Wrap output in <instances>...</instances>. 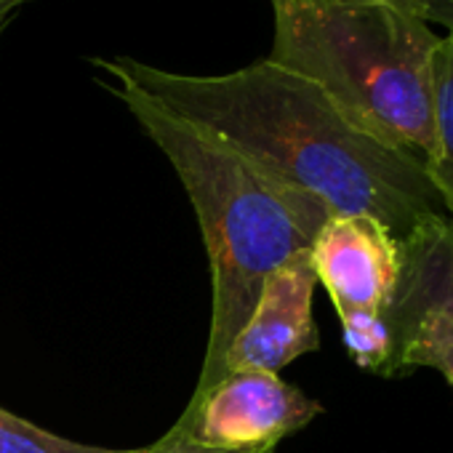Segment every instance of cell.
<instances>
[{
  "label": "cell",
  "mask_w": 453,
  "mask_h": 453,
  "mask_svg": "<svg viewBox=\"0 0 453 453\" xmlns=\"http://www.w3.org/2000/svg\"><path fill=\"white\" fill-rule=\"evenodd\" d=\"M91 62L331 213L371 216L397 241L445 216L421 155L373 136L323 88L270 59L224 75H184L131 57Z\"/></svg>",
  "instance_id": "1"
},
{
  "label": "cell",
  "mask_w": 453,
  "mask_h": 453,
  "mask_svg": "<svg viewBox=\"0 0 453 453\" xmlns=\"http://www.w3.org/2000/svg\"><path fill=\"white\" fill-rule=\"evenodd\" d=\"M110 91L168 157L200 221L211 267V331L195 384V395H203L224 376V355L246 326L265 280L291 257L310 251L334 213L139 88L115 83Z\"/></svg>",
  "instance_id": "2"
},
{
  "label": "cell",
  "mask_w": 453,
  "mask_h": 453,
  "mask_svg": "<svg viewBox=\"0 0 453 453\" xmlns=\"http://www.w3.org/2000/svg\"><path fill=\"white\" fill-rule=\"evenodd\" d=\"M270 62L323 88L373 136L434 155L432 33L418 0H273Z\"/></svg>",
  "instance_id": "3"
},
{
  "label": "cell",
  "mask_w": 453,
  "mask_h": 453,
  "mask_svg": "<svg viewBox=\"0 0 453 453\" xmlns=\"http://www.w3.org/2000/svg\"><path fill=\"white\" fill-rule=\"evenodd\" d=\"M310 262L339 315L352 363L392 376L389 310L400 280V241L371 216L334 213L310 249Z\"/></svg>",
  "instance_id": "4"
},
{
  "label": "cell",
  "mask_w": 453,
  "mask_h": 453,
  "mask_svg": "<svg viewBox=\"0 0 453 453\" xmlns=\"http://www.w3.org/2000/svg\"><path fill=\"white\" fill-rule=\"evenodd\" d=\"M320 413L323 405L280 373L230 368L211 389L192 395L173 424L208 448L267 453Z\"/></svg>",
  "instance_id": "5"
},
{
  "label": "cell",
  "mask_w": 453,
  "mask_h": 453,
  "mask_svg": "<svg viewBox=\"0 0 453 453\" xmlns=\"http://www.w3.org/2000/svg\"><path fill=\"white\" fill-rule=\"evenodd\" d=\"M318 278L310 251L291 257L262 286L259 299L224 355L230 368H259L280 373L296 357L320 349V334L312 315Z\"/></svg>",
  "instance_id": "6"
},
{
  "label": "cell",
  "mask_w": 453,
  "mask_h": 453,
  "mask_svg": "<svg viewBox=\"0 0 453 453\" xmlns=\"http://www.w3.org/2000/svg\"><path fill=\"white\" fill-rule=\"evenodd\" d=\"M416 312H440L453 323V221L432 216L400 241V280L389 310L392 323Z\"/></svg>",
  "instance_id": "7"
},
{
  "label": "cell",
  "mask_w": 453,
  "mask_h": 453,
  "mask_svg": "<svg viewBox=\"0 0 453 453\" xmlns=\"http://www.w3.org/2000/svg\"><path fill=\"white\" fill-rule=\"evenodd\" d=\"M432 123L434 155L426 160V173L453 221V30L440 38L432 59Z\"/></svg>",
  "instance_id": "8"
},
{
  "label": "cell",
  "mask_w": 453,
  "mask_h": 453,
  "mask_svg": "<svg viewBox=\"0 0 453 453\" xmlns=\"http://www.w3.org/2000/svg\"><path fill=\"white\" fill-rule=\"evenodd\" d=\"M392 376L432 368L453 387V323L440 312H416L392 323Z\"/></svg>",
  "instance_id": "9"
},
{
  "label": "cell",
  "mask_w": 453,
  "mask_h": 453,
  "mask_svg": "<svg viewBox=\"0 0 453 453\" xmlns=\"http://www.w3.org/2000/svg\"><path fill=\"white\" fill-rule=\"evenodd\" d=\"M0 453H128V450L83 445L0 408Z\"/></svg>",
  "instance_id": "10"
},
{
  "label": "cell",
  "mask_w": 453,
  "mask_h": 453,
  "mask_svg": "<svg viewBox=\"0 0 453 453\" xmlns=\"http://www.w3.org/2000/svg\"><path fill=\"white\" fill-rule=\"evenodd\" d=\"M128 453H235V450H219V448H208V445H200L195 442L192 437H187L176 424L152 445L147 448H136V450H128ZM267 453H275V450H267Z\"/></svg>",
  "instance_id": "11"
},
{
  "label": "cell",
  "mask_w": 453,
  "mask_h": 453,
  "mask_svg": "<svg viewBox=\"0 0 453 453\" xmlns=\"http://www.w3.org/2000/svg\"><path fill=\"white\" fill-rule=\"evenodd\" d=\"M426 25H437L445 33L453 30V0H418Z\"/></svg>",
  "instance_id": "12"
},
{
  "label": "cell",
  "mask_w": 453,
  "mask_h": 453,
  "mask_svg": "<svg viewBox=\"0 0 453 453\" xmlns=\"http://www.w3.org/2000/svg\"><path fill=\"white\" fill-rule=\"evenodd\" d=\"M25 4H30V0H0V27H6L14 17L17 9H22Z\"/></svg>",
  "instance_id": "13"
},
{
  "label": "cell",
  "mask_w": 453,
  "mask_h": 453,
  "mask_svg": "<svg viewBox=\"0 0 453 453\" xmlns=\"http://www.w3.org/2000/svg\"><path fill=\"white\" fill-rule=\"evenodd\" d=\"M6 27H9V25H6ZM6 27H0V35H4V33H6Z\"/></svg>",
  "instance_id": "14"
}]
</instances>
